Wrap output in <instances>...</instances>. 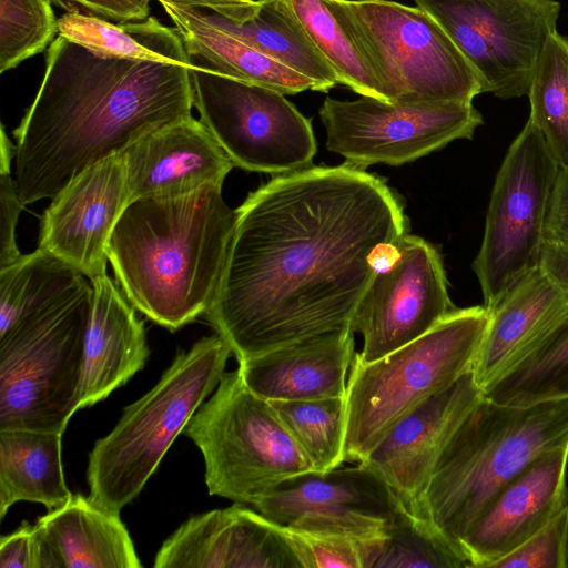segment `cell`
Returning <instances> with one entry per match:
<instances>
[{
    "label": "cell",
    "instance_id": "cell-3",
    "mask_svg": "<svg viewBox=\"0 0 568 568\" xmlns=\"http://www.w3.org/2000/svg\"><path fill=\"white\" fill-rule=\"evenodd\" d=\"M234 223L222 189L131 202L109 245L116 283L149 320L180 329L209 310Z\"/></svg>",
    "mask_w": 568,
    "mask_h": 568
},
{
    "label": "cell",
    "instance_id": "cell-24",
    "mask_svg": "<svg viewBox=\"0 0 568 568\" xmlns=\"http://www.w3.org/2000/svg\"><path fill=\"white\" fill-rule=\"evenodd\" d=\"M568 294L537 266L493 308L473 374L480 388L527 348L565 310Z\"/></svg>",
    "mask_w": 568,
    "mask_h": 568
},
{
    "label": "cell",
    "instance_id": "cell-33",
    "mask_svg": "<svg viewBox=\"0 0 568 568\" xmlns=\"http://www.w3.org/2000/svg\"><path fill=\"white\" fill-rule=\"evenodd\" d=\"M328 61L341 84L384 100L378 83L347 31L324 0H283Z\"/></svg>",
    "mask_w": 568,
    "mask_h": 568
},
{
    "label": "cell",
    "instance_id": "cell-16",
    "mask_svg": "<svg viewBox=\"0 0 568 568\" xmlns=\"http://www.w3.org/2000/svg\"><path fill=\"white\" fill-rule=\"evenodd\" d=\"M130 204L122 153L80 172L52 199L41 216L39 246L89 281L106 274L114 229Z\"/></svg>",
    "mask_w": 568,
    "mask_h": 568
},
{
    "label": "cell",
    "instance_id": "cell-41",
    "mask_svg": "<svg viewBox=\"0 0 568 568\" xmlns=\"http://www.w3.org/2000/svg\"><path fill=\"white\" fill-rule=\"evenodd\" d=\"M538 267L552 284L568 294V240L546 234Z\"/></svg>",
    "mask_w": 568,
    "mask_h": 568
},
{
    "label": "cell",
    "instance_id": "cell-15",
    "mask_svg": "<svg viewBox=\"0 0 568 568\" xmlns=\"http://www.w3.org/2000/svg\"><path fill=\"white\" fill-rule=\"evenodd\" d=\"M254 508L281 526L346 535L362 541L385 538L408 511L392 489L361 463L291 478Z\"/></svg>",
    "mask_w": 568,
    "mask_h": 568
},
{
    "label": "cell",
    "instance_id": "cell-31",
    "mask_svg": "<svg viewBox=\"0 0 568 568\" xmlns=\"http://www.w3.org/2000/svg\"><path fill=\"white\" fill-rule=\"evenodd\" d=\"M528 98L529 121L559 168L568 169V39L552 32L538 58Z\"/></svg>",
    "mask_w": 568,
    "mask_h": 568
},
{
    "label": "cell",
    "instance_id": "cell-21",
    "mask_svg": "<svg viewBox=\"0 0 568 568\" xmlns=\"http://www.w3.org/2000/svg\"><path fill=\"white\" fill-rule=\"evenodd\" d=\"M354 356L348 327L240 362L237 369L247 387L270 402L342 397Z\"/></svg>",
    "mask_w": 568,
    "mask_h": 568
},
{
    "label": "cell",
    "instance_id": "cell-8",
    "mask_svg": "<svg viewBox=\"0 0 568 568\" xmlns=\"http://www.w3.org/2000/svg\"><path fill=\"white\" fill-rule=\"evenodd\" d=\"M202 453L210 495L256 505L313 466L271 402L225 373L184 432Z\"/></svg>",
    "mask_w": 568,
    "mask_h": 568
},
{
    "label": "cell",
    "instance_id": "cell-20",
    "mask_svg": "<svg viewBox=\"0 0 568 568\" xmlns=\"http://www.w3.org/2000/svg\"><path fill=\"white\" fill-rule=\"evenodd\" d=\"M122 154L130 203L222 189L234 168L207 128L192 114L155 129Z\"/></svg>",
    "mask_w": 568,
    "mask_h": 568
},
{
    "label": "cell",
    "instance_id": "cell-17",
    "mask_svg": "<svg viewBox=\"0 0 568 568\" xmlns=\"http://www.w3.org/2000/svg\"><path fill=\"white\" fill-rule=\"evenodd\" d=\"M481 396L470 371L400 419L361 464L419 516L439 458Z\"/></svg>",
    "mask_w": 568,
    "mask_h": 568
},
{
    "label": "cell",
    "instance_id": "cell-12",
    "mask_svg": "<svg viewBox=\"0 0 568 568\" xmlns=\"http://www.w3.org/2000/svg\"><path fill=\"white\" fill-rule=\"evenodd\" d=\"M447 33L476 71L483 93L527 95L548 37L557 31V0H414Z\"/></svg>",
    "mask_w": 568,
    "mask_h": 568
},
{
    "label": "cell",
    "instance_id": "cell-5",
    "mask_svg": "<svg viewBox=\"0 0 568 568\" xmlns=\"http://www.w3.org/2000/svg\"><path fill=\"white\" fill-rule=\"evenodd\" d=\"M232 354L217 334L178 353L160 381L123 409L89 455V499L120 515L143 489L204 399L217 387Z\"/></svg>",
    "mask_w": 568,
    "mask_h": 568
},
{
    "label": "cell",
    "instance_id": "cell-27",
    "mask_svg": "<svg viewBox=\"0 0 568 568\" xmlns=\"http://www.w3.org/2000/svg\"><path fill=\"white\" fill-rule=\"evenodd\" d=\"M58 34L103 58L154 61L195 69L179 30L154 17L116 22L92 14L65 12Z\"/></svg>",
    "mask_w": 568,
    "mask_h": 568
},
{
    "label": "cell",
    "instance_id": "cell-38",
    "mask_svg": "<svg viewBox=\"0 0 568 568\" xmlns=\"http://www.w3.org/2000/svg\"><path fill=\"white\" fill-rule=\"evenodd\" d=\"M23 207L11 166H0V268L22 255L16 241V229Z\"/></svg>",
    "mask_w": 568,
    "mask_h": 568
},
{
    "label": "cell",
    "instance_id": "cell-11",
    "mask_svg": "<svg viewBox=\"0 0 568 568\" xmlns=\"http://www.w3.org/2000/svg\"><path fill=\"white\" fill-rule=\"evenodd\" d=\"M193 106L234 166L271 174L307 168L316 153L311 120L281 92L197 65Z\"/></svg>",
    "mask_w": 568,
    "mask_h": 568
},
{
    "label": "cell",
    "instance_id": "cell-23",
    "mask_svg": "<svg viewBox=\"0 0 568 568\" xmlns=\"http://www.w3.org/2000/svg\"><path fill=\"white\" fill-rule=\"evenodd\" d=\"M38 568H140L134 544L119 515L81 494L34 524Z\"/></svg>",
    "mask_w": 568,
    "mask_h": 568
},
{
    "label": "cell",
    "instance_id": "cell-6",
    "mask_svg": "<svg viewBox=\"0 0 568 568\" xmlns=\"http://www.w3.org/2000/svg\"><path fill=\"white\" fill-rule=\"evenodd\" d=\"M490 313L456 308L415 341L373 362L355 353L346 386L345 462L362 463L405 416L473 371Z\"/></svg>",
    "mask_w": 568,
    "mask_h": 568
},
{
    "label": "cell",
    "instance_id": "cell-10",
    "mask_svg": "<svg viewBox=\"0 0 568 568\" xmlns=\"http://www.w3.org/2000/svg\"><path fill=\"white\" fill-rule=\"evenodd\" d=\"M559 171L541 133L528 120L496 175L484 239L473 262L489 311L538 266Z\"/></svg>",
    "mask_w": 568,
    "mask_h": 568
},
{
    "label": "cell",
    "instance_id": "cell-29",
    "mask_svg": "<svg viewBox=\"0 0 568 568\" xmlns=\"http://www.w3.org/2000/svg\"><path fill=\"white\" fill-rule=\"evenodd\" d=\"M204 14L215 26L307 78L312 91L328 92L341 84L335 70L283 0H261L258 12L242 23L213 11L204 10Z\"/></svg>",
    "mask_w": 568,
    "mask_h": 568
},
{
    "label": "cell",
    "instance_id": "cell-28",
    "mask_svg": "<svg viewBox=\"0 0 568 568\" xmlns=\"http://www.w3.org/2000/svg\"><path fill=\"white\" fill-rule=\"evenodd\" d=\"M481 395L509 406L568 398V305L527 348L481 388Z\"/></svg>",
    "mask_w": 568,
    "mask_h": 568
},
{
    "label": "cell",
    "instance_id": "cell-18",
    "mask_svg": "<svg viewBox=\"0 0 568 568\" xmlns=\"http://www.w3.org/2000/svg\"><path fill=\"white\" fill-rule=\"evenodd\" d=\"M155 568H303L284 526L235 503L190 517L161 546Z\"/></svg>",
    "mask_w": 568,
    "mask_h": 568
},
{
    "label": "cell",
    "instance_id": "cell-22",
    "mask_svg": "<svg viewBox=\"0 0 568 568\" xmlns=\"http://www.w3.org/2000/svg\"><path fill=\"white\" fill-rule=\"evenodd\" d=\"M92 298L84 341L80 408L105 399L141 371L150 349L144 324L108 274L90 281Z\"/></svg>",
    "mask_w": 568,
    "mask_h": 568
},
{
    "label": "cell",
    "instance_id": "cell-7",
    "mask_svg": "<svg viewBox=\"0 0 568 568\" xmlns=\"http://www.w3.org/2000/svg\"><path fill=\"white\" fill-rule=\"evenodd\" d=\"M376 79L385 101L473 103L479 78L419 7L393 0H324Z\"/></svg>",
    "mask_w": 568,
    "mask_h": 568
},
{
    "label": "cell",
    "instance_id": "cell-34",
    "mask_svg": "<svg viewBox=\"0 0 568 568\" xmlns=\"http://www.w3.org/2000/svg\"><path fill=\"white\" fill-rule=\"evenodd\" d=\"M471 568L427 519L405 511L378 545L373 568Z\"/></svg>",
    "mask_w": 568,
    "mask_h": 568
},
{
    "label": "cell",
    "instance_id": "cell-25",
    "mask_svg": "<svg viewBox=\"0 0 568 568\" xmlns=\"http://www.w3.org/2000/svg\"><path fill=\"white\" fill-rule=\"evenodd\" d=\"M195 64L283 94L313 90L311 81L206 19L204 10L160 2Z\"/></svg>",
    "mask_w": 568,
    "mask_h": 568
},
{
    "label": "cell",
    "instance_id": "cell-4",
    "mask_svg": "<svg viewBox=\"0 0 568 568\" xmlns=\"http://www.w3.org/2000/svg\"><path fill=\"white\" fill-rule=\"evenodd\" d=\"M565 445L568 398L509 406L481 396L439 458L418 517L460 549L500 490L538 456Z\"/></svg>",
    "mask_w": 568,
    "mask_h": 568
},
{
    "label": "cell",
    "instance_id": "cell-36",
    "mask_svg": "<svg viewBox=\"0 0 568 568\" xmlns=\"http://www.w3.org/2000/svg\"><path fill=\"white\" fill-rule=\"evenodd\" d=\"M284 528L303 568H369L373 548L379 541H362L346 535L286 526Z\"/></svg>",
    "mask_w": 568,
    "mask_h": 568
},
{
    "label": "cell",
    "instance_id": "cell-35",
    "mask_svg": "<svg viewBox=\"0 0 568 568\" xmlns=\"http://www.w3.org/2000/svg\"><path fill=\"white\" fill-rule=\"evenodd\" d=\"M57 32L51 0H0V72L41 53Z\"/></svg>",
    "mask_w": 568,
    "mask_h": 568
},
{
    "label": "cell",
    "instance_id": "cell-26",
    "mask_svg": "<svg viewBox=\"0 0 568 568\" xmlns=\"http://www.w3.org/2000/svg\"><path fill=\"white\" fill-rule=\"evenodd\" d=\"M62 434L30 429L0 430V518L17 501L48 510L72 497L63 473Z\"/></svg>",
    "mask_w": 568,
    "mask_h": 568
},
{
    "label": "cell",
    "instance_id": "cell-43",
    "mask_svg": "<svg viewBox=\"0 0 568 568\" xmlns=\"http://www.w3.org/2000/svg\"><path fill=\"white\" fill-rule=\"evenodd\" d=\"M546 234L568 240V169H560L556 180Z\"/></svg>",
    "mask_w": 568,
    "mask_h": 568
},
{
    "label": "cell",
    "instance_id": "cell-9",
    "mask_svg": "<svg viewBox=\"0 0 568 568\" xmlns=\"http://www.w3.org/2000/svg\"><path fill=\"white\" fill-rule=\"evenodd\" d=\"M91 283L0 335V430L63 434L80 409Z\"/></svg>",
    "mask_w": 568,
    "mask_h": 568
},
{
    "label": "cell",
    "instance_id": "cell-30",
    "mask_svg": "<svg viewBox=\"0 0 568 568\" xmlns=\"http://www.w3.org/2000/svg\"><path fill=\"white\" fill-rule=\"evenodd\" d=\"M90 281L38 247L0 268V335L78 294Z\"/></svg>",
    "mask_w": 568,
    "mask_h": 568
},
{
    "label": "cell",
    "instance_id": "cell-2",
    "mask_svg": "<svg viewBox=\"0 0 568 568\" xmlns=\"http://www.w3.org/2000/svg\"><path fill=\"white\" fill-rule=\"evenodd\" d=\"M39 91L13 130L22 204L52 199L88 166L191 115L190 69L103 58L58 34Z\"/></svg>",
    "mask_w": 568,
    "mask_h": 568
},
{
    "label": "cell",
    "instance_id": "cell-37",
    "mask_svg": "<svg viewBox=\"0 0 568 568\" xmlns=\"http://www.w3.org/2000/svg\"><path fill=\"white\" fill-rule=\"evenodd\" d=\"M491 568H568V506Z\"/></svg>",
    "mask_w": 568,
    "mask_h": 568
},
{
    "label": "cell",
    "instance_id": "cell-14",
    "mask_svg": "<svg viewBox=\"0 0 568 568\" xmlns=\"http://www.w3.org/2000/svg\"><path fill=\"white\" fill-rule=\"evenodd\" d=\"M442 257L422 237L404 234L376 271L352 318L363 336L362 363L426 334L454 312Z\"/></svg>",
    "mask_w": 568,
    "mask_h": 568
},
{
    "label": "cell",
    "instance_id": "cell-13",
    "mask_svg": "<svg viewBox=\"0 0 568 568\" xmlns=\"http://www.w3.org/2000/svg\"><path fill=\"white\" fill-rule=\"evenodd\" d=\"M320 118L327 149L363 170L414 161L452 141L471 139L483 124L473 103L388 102L367 95L354 101L326 98Z\"/></svg>",
    "mask_w": 568,
    "mask_h": 568
},
{
    "label": "cell",
    "instance_id": "cell-39",
    "mask_svg": "<svg viewBox=\"0 0 568 568\" xmlns=\"http://www.w3.org/2000/svg\"><path fill=\"white\" fill-rule=\"evenodd\" d=\"M67 12L92 14L106 20L138 21L149 17L151 0H52Z\"/></svg>",
    "mask_w": 568,
    "mask_h": 568
},
{
    "label": "cell",
    "instance_id": "cell-19",
    "mask_svg": "<svg viewBox=\"0 0 568 568\" xmlns=\"http://www.w3.org/2000/svg\"><path fill=\"white\" fill-rule=\"evenodd\" d=\"M568 445L550 449L509 481L460 540L471 568H491L568 506Z\"/></svg>",
    "mask_w": 568,
    "mask_h": 568
},
{
    "label": "cell",
    "instance_id": "cell-40",
    "mask_svg": "<svg viewBox=\"0 0 568 568\" xmlns=\"http://www.w3.org/2000/svg\"><path fill=\"white\" fill-rule=\"evenodd\" d=\"M0 568H38L34 525L23 523L0 539Z\"/></svg>",
    "mask_w": 568,
    "mask_h": 568
},
{
    "label": "cell",
    "instance_id": "cell-42",
    "mask_svg": "<svg viewBox=\"0 0 568 568\" xmlns=\"http://www.w3.org/2000/svg\"><path fill=\"white\" fill-rule=\"evenodd\" d=\"M183 7L209 9L242 23L252 19L261 8V0H158Z\"/></svg>",
    "mask_w": 568,
    "mask_h": 568
},
{
    "label": "cell",
    "instance_id": "cell-1",
    "mask_svg": "<svg viewBox=\"0 0 568 568\" xmlns=\"http://www.w3.org/2000/svg\"><path fill=\"white\" fill-rule=\"evenodd\" d=\"M406 233L400 201L363 169L345 163L280 174L235 210L204 315L237 363L351 328L378 262Z\"/></svg>",
    "mask_w": 568,
    "mask_h": 568
},
{
    "label": "cell",
    "instance_id": "cell-32",
    "mask_svg": "<svg viewBox=\"0 0 568 568\" xmlns=\"http://www.w3.org/2000/svg\"><path fill=\"white\" fill-rule=\"evenodd\" d=\"M270 402V400H268ZM314 471H328L345 462L346 398L271 400Z\"/></svg>",
    "mask_w": 568,
    "mask_h": 568
}]
</instances>
